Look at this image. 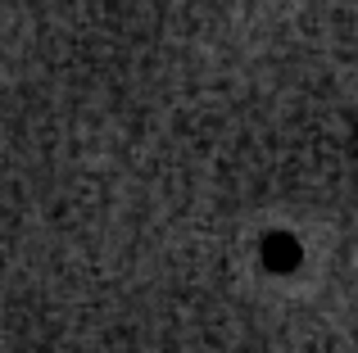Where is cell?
Returning <instances> with one entry per match:
<instances>
[{"label": "cell", "mask_w": 358, "mask_h": 353, "mask_svg": "<svg viewBox=\"0 0 358 353\" xmlns=\"http://www.w3.org/2000/svg\"><path fill=\"white\" fill-rule=\"evenodd\" d=\"M299 258H304V249H299L295 236H268L263 240V263H268L272 272H295Z\"/></svg>", "instance_id": "1"}]
</instances>
